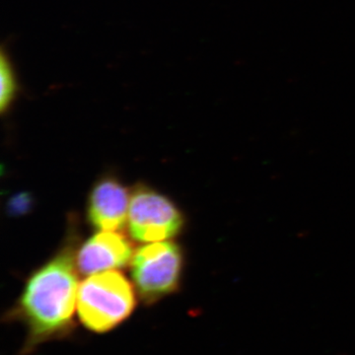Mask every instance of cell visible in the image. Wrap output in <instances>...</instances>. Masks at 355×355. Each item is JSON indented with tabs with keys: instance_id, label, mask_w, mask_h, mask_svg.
<instances>
[{
	"instance_id": "1",
	"label": "cell",
	"mask_w": 355,
	"mask_h": 355,
	"mask_svg": "<svg viewBox=\"0 0 355 355\" xmlns=\"http://www.w3.org/2000/svg\"><path fill=\"white\" fill-rule=\"evenodd\" d=\"M71 245L33 272L15 304L4 315L6 323L24 326L20 355L34 354L44 345L69 340L76 333L79 270Z\"/></svg>"
},
{
	"instance_id": "2",
	"label": "cell",
	"mask_w": 355,
	"mask_h": 355,
	"mask_svg": "<svg viewBox=\"0 0 355 355\" xmlns=\"http://www.w3.org/2000/svg\"><path fill=\"white\" fill-rule=\"evenodd\" d=\"M135 307V289L120 272L89 275L79 286V321L91 333L104 335L116 330L132 316Z\"/></svg>"
},
{
	"instance_id": "3",
	"label": "cell",
	"mask_w": 355,
	"mask_h": 355,
	"mask_svg": "<svg viewBox=\"0 0 355 355\" xmlns=\"http://www.w3.org/2000/svg\"><path fill=\"white\" fill-rule=\"evenodd\" d=\"M181 248L171 241L139 248L130 261V275L140 300L153 305L179 291L183 272Z\"/></svg>"
},
{
	"instance_id": "4",
	"label": "cell",
	"mask_w": 355,
	"mask_h": 355,
	"mask_svg": "<svg viewBox=\"0 0 355 355\" xmlns=\"http://www.w3.org/2000/svg\"><path fill=\"white\" fill-rule=\"evenodd\" d=\"M181 210L170 198L144 184L130 193L128 228L139 242H160L175 237L184 227Z\"/></svg>"
},
{
	"instance_id": "5",
	"label": "cell",
	"mask_w": 355,
	"mask_h": 355,
	"mask_svg": "<svg viewBox=\"0 0 355 355\" xmlns=\"http://www.w3.org/2000/svg\"><path fill=\"white\" fill-rule=\"evenodd\" d=\"M133 247L118 231H102L83 244L76 254L79 272L84 275L125 268L132 260Z\"/></svg>"
},
{
	"instance_id": "6",
	"label": "cell",
	"mask_w": 355,
	"mask_h": 355,
	"mask_svg": "<svg viewBox=\"0 0 355 355\" xmlns=\"http://www.w3.org/2000/svg\"><path fill=\"white\" fill-rule=\"evenodd\" d=\"M130 202L128 189L118 179L103 178L89 195L88 221L99 230H123L128 225Z\"/></svg>"
},
{
	"instance_id": "7",
	"label": "cell",
	"mask_w": 355,
	"mask_h": 355,
	"mask_svg": "<svg viewBox=\"0 0 355 355\" xmlns=\"http://www.w3.org/2000/svg\"><path fill=\"white\" fill-rule=\"evenodd\" d=\"M0 77H1V93H0V110L6 114L12 106L17 97L19 85L16 78L10 58L7 55L6 49L1 50L0 57Z\"/></svg>"
},
{
	"instance_id": "8",
	"label": "cell",
	"mask_w": 355,
	"mask_h": 355,
	"mask_svg": "<svg viewBox=\"0 0 355 355\" xmlns=\"http://www.w3.org/2000/svg\"><path fill=\"white\" fill-rule=\"evenodd\" d=\"M31 207V198L26 195L18 196L14 198L9 203V210L11 214H24Z\"/></svg>"
}]
</instances>
